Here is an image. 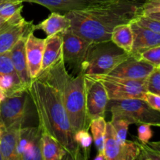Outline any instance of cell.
<instances>
[{
	"mask_svg": "<svg viewBox=\"0 0 160 160\" xmlns=\"http://www.w3.org/2000/svg\"><path fill=\"white\" fill-rule=\"evenodd\" d=\"M141 3L130 0H112L83 9L65 12L70 31L92 43L110 41L117 25L129 23L140 15Z\"/></svg>",
	"mask_w": 160,
	"mask_h": 160,
	"instance_id": "6da1fadb",
	"label": "cell"
},
{
	"mask_svg": "<svg viewBox=\"0 0 160 160\" xmlns=\"http://www.w3.org/2000/svg\"><path fill=\"white\" fill-rule=\"evenodd\" d=\"M28 89L36 107L38 126L42 131L60 144L69 159H84L58 91L38 78L32 80Z\"/></svg>",
	"mask_w": 160,
	"mask_h": 160,
	"instance_id": "7a4b0ae2",
	"label": "cell"
},
{
	"mask_svg": "<svg viewBox=\"0 0 160 160\" xmlns=\"http://www.w3.org/2000/svg\"><path fill=\"white\" fill-rule=\"evenodd\" d=\"M37 78L58 91L74 134L80 130H89L85 110L84 73L80 72L76 76L69 73L62 56L56 63L42 71Z\"/></svg>",
	"mask_w": 160,
	"mask_h": 160,
	"instance_id": "3957f363",
	"label": "cell"
},
{
	"mask_svg": "<svg viewBox=\"0 0 160 160\" xmlns=\"http://www.w3.org/2000/svg\"><path fill=\"white\" fill-rule=\"evenodd\" d=\"M38 126V117L28 88L6 95L0 103V128L23 129Z\"/></svg>",
	"mask_w": 160,
	"mask_h": 160,
	"instance_id": "277c9868",
	"label": "cell"
},
{
	"mask_svg": "<svg viewBox=\"0 0 160 160\" xmlns=\"http://www.w3.org/2000/svg\"><path fill=\"white\" fill-rule=\"evenodd\" d=\"M130 56V53L111 41L92 43L81 65V72L85 76L107 75Z\"/></svg>",
	"mask_w": 160,
	"mask_h": 160,
	"instance_id": "5b68a950",
	"label": "cell"
},
{
	"mask_svg": "<svg viewBox=\"0 0 160 160\" xmlns=\"http://www.w3.org/2000/svg\"><path fill=\"white\" fill-rule=\"evenodd\" d=\"M107 109L112 114V119H124L131 124L160 127V112L150 107L143 99L109 100Z\"/></svg>",
	"mask_w": 160,
	"mask_h": 160,
	"instance_id": "8992f818",
	"label": "cell"
},
{
	"mask_svg": "<svg viewBox=\"0 0 160 160\" xmlns=\"http://www.w3.org/2000/svg\"><path fill=\"white\" fill-rule=\"evenodd\" d=\"M102 83L109 100H123L131 98L143 99L147 92V80H127L108 75L89 76Z\"/></svg>",
	"mask_w": 160,
	"mask_h": 160,
	"instance_id": "52a82bcc",
	"label": "cell"
},
{
	"mask_svg": "<svg viewBox=\"0 0 160 160\" xmlns=\"http://www.w3.org/2000/svg\"><path fill=\"white\" fill-rule=\"evenodd\" d=\"M85 110L89 125L93 119L105 117L109 97L102 83L98 79L84 75Z\"/></svg>",
	"mask_w": 160,
	"mask_h": 160,
	"instance_id": "ba28073f",
	"label": "cell"
},
{
	"mask_svg": "<svg viewBox=\"0 0 160 160\" xmlns=\"http://www.w3.org/2000/svg\"><path fill=\"white\" fill-rule=\"evenodd\" d=\"M62 33V58L76 73L81 72V65L85 59L92 42L78 35L70 30Z\"/></svg>",
	"mask_w": 160,
	"mask_h": 160,
	"instance_id": "9c48e42d",
	"label": "cell"
},
{
	"mask_svg": "<svg viewBox=\"0 0 160 160\" xmlns=\"http://www.w3.org/2000/svg\"><path fill=\"white\" fill-rule=\"evenodd\" d=\"M140 149L136 141L120 143L116 136L111 122H106L104 153L106 160H136Z\"/></svg>",
	"mask_w": 160,
	"mask_h": 160,
	"instance_id": "30bf717a",
	"label": "cell"
},
{
	"mask_svg": "<svg viewBox=\"0 0 160 160\" xmlns=\"http://www.w3.org/2000/svg\"><path fill=\"white\" fill-rule=\"evenodd\" d=\"M35 31L33 21L23 17L6 21L0 28V54L9 52L20 38Z\"/></svg>",
	"mask_w": 160,
	"mask_h": 160,
	"instance_id": "8fae6325",
	"label": "cell"
},
{
	"mask_svg": "<svg viewBox=\"0 0 160 160\" xmlns=\"http://www.w3.org/2000/svg\"><path fill=\"white\" fill-rule=\"evenodd\" d=\"M41 134L39 126L20 130L17 153L20 160L42 159L41 152Z\"/></svg>",
	"mask_w": 160,
	"mask_h": 160,
	"instance_id": "7c38bea8",
	"label": "cell"
},
{
	"mask_svg": "<svg viewBox=\"0 0 160 160\" xmlns=\"http://www.w3.org/2000/svg\"><path fill=\"white\" fill-rule=\"evenodd\" d=\"M155 66L132 56L119 64L108 76L127 80H145L155 69Z\"/></svg>",
	"mask_w": 160,
	"mask_h": 160,
	"instance_id": "4fadbf2b",
	"label": "cell"
},
{
	"mask_svg": "<svg viewBox=\"0 0 160 160\" xmlns=\"http://www.w3.org/2000/svg\"><path fill=\"white\" fill-rule=\"evenodd\" d=\"M45 39L37 38L31 32L28 34L25 43L27 62L31 80L37 78L42 72Z\"/></svg>",
	"mask_w": 160,
	"mask_h": 160,
	"instance_id": "5bb4252c",
	"label": "cell"
},
{
	"mask_svg": "<svg viewBox=\"0 0 160 160\" xmlns=\"http://www.w3.org/2000/svg\"><path fill=\"white\" fill-rule=\"evenodd\" d=\"M23 2H32L43 6L51 12H67L83 9L112 0H21Z\"/></svg>",
	"mask_w": 160,
	"mask_h": 160,
	"instance_id": "9a60e30c",
	"label": "cell"
},
{
	"mask_svg": "<svg viewBox=\"0 0 160 160\" xmlns=\"http://www.w3.org/2000/svg\"><path fill=\"white\" fill-rule=\"evenodd\" d=\"M131 25L134 36L131 55L137 56L144 50L160 45V34L141 26L134 20L131 22Z\"/></svg>",
	"mask_w": 160,
	"mask_h": 160,
	"instance_id": "2e32d148",
	"label": "cell"
},
{
	"mask_svg": "<svg viewBox=\"0 0 160 160\" xmlns=\"http://www.w3.org/2000/svg\"><path fill=\"white\" fill-rule=\"evenodd\" d=\"M28 36H24L20 38L10 51L11 59H12L14 68L22 86L25 88H28L32 81V80L30 78L29 71H28L26 51H25V43H26Z\"/></svg>",
	"mask_w": 160,
	"mask_h": 160,
	"instance_id": "e0dca14e",
	"label": "cell"
},
{
	"mask_svg": "<svg viewBox=\"0 0 160 160\" xmlns=\"http://www.w3.org/2000/svg\"><path fill=\"white\" fill-rule=\"evenodd\" d=\"M62 56V33L59 32L45 38L42 72L56 63ZM41 72V73H42Z\"/></svg>",
	"mask_w": 160,
	"mask_h": 160,
	"instance_id": "ac0fdd59",
	"label": "cell"
},
{
	"mask_svg": "<svg viewBox=\"0 0 160 160\" xmlns=\"http://www.w3.org/2000/svg\"><path fill=\"white\" fill-rule=\"evenodd\" d=\"M20 130L14 128L2 130L0 135V152L3 160H20L17 153Z\"/></svg>",
	"mask_w": 160,
	"mask_h": 160,
	"instance_id": "d6986e66",
	"label": "cell"
},
{
	"mask_svg": "<svg viewBox=\"0 0 160 160\" xmlns=\"http://www.w3.org/2000/svg\"><path fill=\"white\" fill-rule=\"evenodd\" d=\"M70 28V21L68 17L58 12H52L48 18L35 25V30H42L47 36L64 32Z\"/></svg>",
	"mask_w": 160,
	"mask_h": 160,
	"instance_id": "ffe728a7",
	"label": "cell"
},
{
	"mask_svg": "<svg viewBox=\"0 0 160 160\" xmlns=\"http://www.w3.org/2000/svg\"><path fill=\"white\" fill-rule=\"evenodd\" d=\"M41 152L43 160H61L67 156V152L52 136L42 131Z\"/></svg>",
	"mask_w": 160,
	"mask_h": 160,
	"instance_id": "44dd1931",
	"label": "cell"
},
{
	"mask_svg": "<svg viewBox=\"0 0 160 160\" xmlns=\"http://www.w3.org/2000/svg\"><path fill=\"white\" fill-rule=\"evenodd\" d=\"M131 22L122 23L115 27L110 38V41L112 43L130 54L132 51L134 41Z\"/></svg>",
	"mask_w": 160,
	"mask_h": 160,
	"instance_id": "7402d4cb",
	"label": "cell"
},
{
	"mask_svg": "<svg viewBox=\"0 0 160 160\" xmlns=\"http://www.w3.org/2000/svg\"><path fill=\"white\" fill-rule=\"evenodd\" d=\"M89 129H91L92 131V138L98 154L105 156L104 147L106 132V121L105 117H98L93 119L90 122Z\"/></svg>",
	"mask_w": 160,
	"mask_h": 160,
	"instance_id": "603a6c76",
	"label": "cell"
},
{
	"mask_svg": "<svg viewBox=\"0 0 160 160\" xmlns=\"http://www.w3.org/2000/svg\"><path fill=\"white\" fill-rule=\"evenodd\" d=\"M74 139L81 148L84 159H88L90 157L91 146H92L93 138L89 134L88 130L83 129L77 131L74 134Z\"/></svg>",
	"mask_w": 160,
	"mask_h": 160,
	"instance_id": "cb8c5ba5",
	"label": "cell"
},
{
	"mask_svg": "<svg viewBox=\"0 0 160 160\" xmlns=\"http://www.w3.org/2000/svg\"><path fill=\"white\" fill-rule=\"evenodd\" d=\"M20 81L9 74L0 73V90L2 91L6 95L14 93L20 89H23Z\"/></svg>",
	"mask_w": 160,
	"mask_h": 160,
	"instance_id": "d4e9b609",
	"label": "cell"
},
{
	"mask_svg": "<svg viewBox=\"0 0 160 160\" xmlns=\"http://www.w3.org/2000/svg\"><path fill=\"white\" fill-rule=\"evenodd\" d=\"M140 149L137 159L139 160H160V149L151 146L149 144H144L135 140Z\"/></svg>",
	"mask_w": 160,
	"mask_h": 160,
	"instance_id": "484cf974",
	"label": "cell"
},
{
	"mask_svg": "<svg viewBox=\"0 0 160 160\" xmlns=\"http://www.w3.org/2000/svg\"><path fill=\"white\" fill-rule=\"evenodd\" d=\"M134 56L149 62L156 67H160V45L144 50Z\"/></svg>",
	"mask_w": 160,
	"mask_h": 160,
	"instance_id": "4316f807",
	"label": "cell"
},
{
	"mask_svg": "<svg viewBox=\"0 0 160 160\" xmlns=\"http://www.w3.org/2000/svg\"><path fill=\"white\" fill-rule=\"evenodd\" d=\"M110 122L118 141L120 143H124L127 141L128 128L131 123L124 119H112Z\"/></svg>",
	"mask_w": 160,
	"mask_h": 160,
	"instance_id": "83f0119b",
	"label": "cell"
},
{
	"mask_svg": "<svg viewBox=\"0 0 160 160\" xmlns=\"http://www.w3.org/2000/svg\"><path fill=\"white\" fill-rule=\"evenodd\" d=\"M0 73L11 75L19 79L11 59L10 52L0 54Z\"/></svg>",
	"mask_w": 160,
	"mask_h": 160,
	"instance_id": "f1b7e54d",
	"label": "cell"
},
{
	"mask_svg": "<svg viewBox=\"0 0 160 160\" xmlns=\"http://www.w3.org/2000/svg\"><path fill=\"white\" fill-rule=\"evenodd\" d=\"M147 91L160 95V67H155L148 78Z\"/></svg>",
	"mask_w": 160,
	"mask_h": 160,
	"instance_id": "f546056e",
	"label": "cell"
},
{
	"mask_svg": "<svg viewBox=\"0 0 160 160\" xmlns=\"http://www.w3.org/2000/svg\"><path fill=\"white\" fill-rule=\"evenodd\" d=\"M134 21L137 22L141 26L160 34V20H155L148 16L138 15L134 19Z\"/></svg>",
	"mask_w": 160,
	"mask_h": 160,
	"instance_id": "4dcf8cb0",
	"label": "cell"
},
{
	"mask_svg": "<svg viewBox=\"0 0 160 160\" xmlns=\"http://www.w3.org/2000/svg\"><path fill=\"white\" fill-rule=\"evenodd\" d=\"M160 12V0H143L141 3L140 15Z\"/></svg>",
	"mask_w": 160,
	"mask_h": 160,
	"instance_id": "1f68e13d",
	"label": "cell"
},
{
	"mask_svg": "<svg viewBox=\"0 0 160 160\" xmlns=\"http://www.w3.org/2000/svg\"><path fill=\"white\" fill-rule=\"evenodd\" d=\"M153 132L151 129V125L142 123L138 129V140L142 143L148 144L152 138Z\"/></svg>",
	"mask_w": 160,
	"mask_h": 160,
	"instance_id": "d6a6232c",
	"label": "cell"
},
{
	"mask_svg": "<svg viewBox=\"0 0 160 160\" xmlns=\"http://www.w3.org/2000/svg\"><path fill=\"white\" fill-rule=\"evenodd\" d=\"M143 100L148 103L150 107L160 112V95L147 91L144 95Z\"/></svg>",
	"mask_w": 160,
	"mask_h": 160,
	"instance_id": "836d02e7",
	"label": "cell"
},
{
	"mask_svg": "<svg viewBox=\"0 0 160 160\" xmlns=\"http://www.w3.org/2000/svg\"><path fill=\"white\" fill-rule=\"evenodd\" d=\"M145 16H148V17H151V18L152 19H155V20H160V12H152V13L147 14V15Z\"/></svg>",
	"mask_w": 160,
	"mask_h": 160,
	"instance_id": "e575fe53",
	"label": "cell"
},
{
	"mask_svg": "<svg viewBox=\"0 0 160 160\" xmlns=\"http://www.w3.org/2000/svg\"><path fill=\"white\" fill-rule=\"evenodd\" d=\"M148 144H149V145H151V146L154 147V148H159V149H160V141H159V142H151V143H149V142H148Z\"/></svg>",
	"mask_w": 160,
	"mask_h": 160,
	"instance_id": "d590c367",
	"label": "cell"
},
{
	"mask_svg": "<svg viewBox=\"0 0 160 160\" xmlns=\"http://www.w3.org/2000/svg\"><path fill=\"white\" fill-rule=\"evenodd\" d=\"M6 97V95L2 92V91L0 90V103L4 100V98Z\"/></svg>",
	"mask_w": 160,
	"mask_h": 160,
	"instance_id": "8d00e7d4",
	"label": "cell"
},
{
	"mask_svg": "<svg viewBox=\"0 0 160 160\" xmlns=\"http://www.w3.org/2000/svg\"><path fill=\"white\" fill-rule=\"evenodd\" d=\"M6 21H8V20H6V19L3 18V17H2L1 16H0V28H1V27L2 26V25L4 24Z\"/></svg>",
	"mask_w": 160,
	"mask_h": 160,
	"instance_id": "74e56055",
	"label": "cell"
},
{
	"mask_svg": "<svg viewBox=\"0 0 160 160\" xmlns=\"http://www.w3.org/2000/svg\"><path fill=\"white\" fill-rule=\"evenodd\" d=\"M130 1H132V2H135L138 3H142L143 0H130Z\"/></svg>",
	"mask_w": 160,
	"mask_h": 160,
	"instance_id": "f35d334b",
	"label": "cell"
},
{
	"mask_svg": "<svg viewBox=\"0 0 160 160\" xmlns=\"http://www.w3.org/2000/svg\"><path fill=\"white\" fill-rule=\"evenodd\" d=\"M7 1H10V0H0V5L2 4V3H4V2H7ZM20 1H21V0H20Z\"/></svg>",
	"mask_w": 160,
	"mask_h": 160,
	"instance_id": "ab89813d",
	"label": "cell"
},
{
	"mask_svg": "<svg viewBox=\"0 0 160 160\" xmlns=\"http://www.w3.org/2000/svg\"><path fill=\"white\" fill-rule=\"evenodd\" d=\"M0 160H3L2 156V154H1V152H0Z\"/></svg>",
	"mask_w": 160,
	"mask_h": 160,
	"instance_id": "60d3db41",
	"label": "cell"
},
{
	"mask_svg": "<svg viewBox=\"0 0 160 160\" xmlns=\"http://www.w3.org/2000/svg\"><path fill=\"white\" fill-rule=\"evenodd\" d=\"M2 132V128H0V135H1Z\"/></svg>",
	"mask_w": 160,
	"mask_h": 160,
	"instance_id": "b9f144b4",
	"label": "cell"
}]
</instances>
